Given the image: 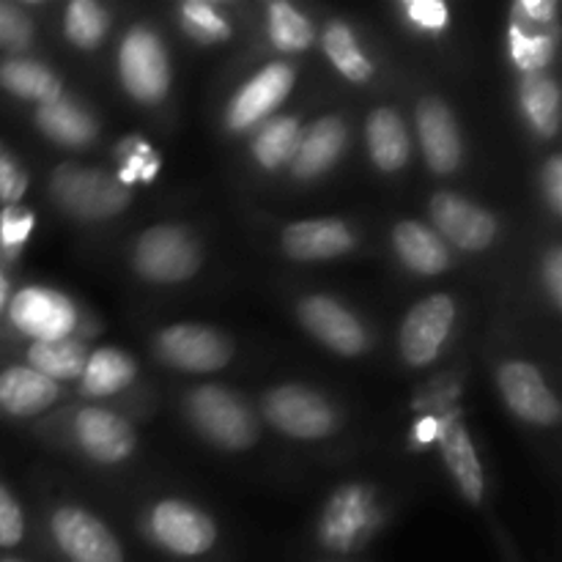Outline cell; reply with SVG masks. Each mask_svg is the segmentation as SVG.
I'll list each match as a JSON object with an SVG mask.
<instances>
[{
    "mask_svg": "<svg viewBox=\"0 0 562 562\" xmlns=\"http://www.w3.org/2000/svg\"><path fill=\"white\" fill-rule=\"evenodd\" d=\"M494 387L505 409L532 431H554L562 420L558 390L538 362L521 355L499 357L492 368Z\"/></svg>",
    "mask_w": 562,
    "mask_h": 562,
    "instance_id": "11",
    "label": "cell"
},
{
    "mask_svg": "<svg viewBox=\"0 0 562 562\" xmlns=\"http://www.w3.org/2000/svg\"><path fill=\"white\" fill-rule=\"evenodd\" d=\"M27 190H31V173L20 162L14 148L0 140V209L25 201Z\"/></svg>",
    "mask_w": 562,
    "mask_h": 562,
    "instance_id": "40",
    "label": "cell"
},
{
    "mask_svg": "<svg viewBox=\"0 0 562 562\" xmlns=\"http://www.w3.org/2000/svg\"><path fill=\"white\" fill-rule=\"evenodd\" d=\"M558 0H519L510 5L508 55L521 75L549 71L558 55Z\"/></svg>",
    "mask_w": 562,
    "mask_h": 562,
    "instance_id": "19",
    "label": "cell"
},
{
    "mask_svg": "<svg viewBox=\"0 0 562 562\" xmlns=\"http://www.w3.org/2000/svg\"><path fill=\"white\" fill-rule=\"evenodd\" d=\"M47 198L66 220L80 225L110 223L132 203V192L119 176L80 162H60L49 170Z\"/></svg>",
    "mask_w": 562,
    "mask_h": 562,
    "instance_id": "4",
    "label": "cell"
},
{
    "mask_svg": "<svg viewBox=\"0 0 562 562\" xmlns=\"http://www.w3.org/2000/svg\"><path fill=\"white\" fill-rule=\"evenodd\" d=\"M11 280H9V274H5V263H3V258H0V318H3V313H5V305H9V296H11Z\"/></svg>",
    "mask_w": 562,
    "mask_h": 562,
    "instance_id": "44",
    "label": "cell"
},
{
    "mask_svg": "<svg viewBox=\"0 0 562 562\" xmlns=\"http://www.w3.org/2000/svg\"><path fill=\"white\" fill-rule=\"evenodd\" d=\"M137 525L143 538L170 560L195 562L220 547V525L212 510L179 494H162L143 503Z\"/></svg>",
    "mask_w": 562,
    "mask_h": 562,
    "instance_id": "2",
    "label": "cell"
},
{
    "mask_svg": "<svg viewBox=\"0 0 562 562\" xmlns=\"http://www.w3.org/2000/svg\"><path fill=\"white\" fill-rule=\"evenodd\" d=\"M318 47H322L324 58L335 69L340 80L349 86H371L376 80V60L371 58L368 47L362 44L360 33L344 16H329L324 27L318 31Z\"/></svg>",
    "mask_w": 562,
    "mask_h": 562,
    "instance_id": "26",
    "label": "cell"
},
{
    "mask_svg": "<svg viewBox=\"0 0 562 562\" xmlns=\"http://www.w3.org/2000/svg\"><path fill=\"white\" fill-rule=\"evenodd\" d=\"M66 398L64 384L27 368L25 362H9L0 368V415L9 420H33L55 409Z\"/></svg>",
    "mask_w": 562,
    "mask_h": 562,
    "instance_id": "24",
    "label": "cell"
},
{
    "mask_svg": "<svg viewBox=\"0 0 562 562\" xmlns=\"http://www.w3.org/2000/svg\"><path fill=\"white\" fill-rule=\"evenodd\" d=\"M33 231H36V214L25 203L0 209V258L14 261L31 241Z\"/></svg>",
    "mask_w": 562,
    "mask_h": 562,
    "instance_id": "38",
    "label": "cell"
},
{
    "mask_svg": "<svg viewBox=\"0 0 562 562\" xmlns=\"http://www.w3.org/2000/svg\"><path fill=\"white\" fill-rule=\"evenodd\" d=\"M36 20L27 3L0 0V53L25 55L36 44Z\"/></svg>",
    "mask_w": 562,
    "mask_h": 562,
    "instance_id": "35",
    "label": "cell"
},
{
    "mask_svg": "<svg viewBox=\"0 0 562 562\" xmlns=\"http://www.w3.org/2000/svg\"><path fill=\"white\" fill-rule=\"evenodd\" d=\"M349 121L340 113H324L307 121L300 146L289 165V176L296 184H316L327 179L349 148Z\"/></svg>",
    "mask_w": 562,
    "mask_h": 562,
    "instance_id": "21",
    "label": "cell"
},
{
    "mask_svg": "<svg viewBox=\"0 0 562 562\" xmlns=\"http://www.w3.org/2000/svg\"><path fill=\"white\" fill-rule=\"evenodd\" d=\"M461 302L450 291H434L417 300L398 324V357L412 371H428L442 360L459 329Z\"/></svg>",
    "mask_w": 562,
    "mask_h": 562,
    "instance_id": "12",
    "label": "cell"
},
{
    "mask_svg": "<svg viewBox=\"0 0 562 562\" xmlns=\"http://www.w3.org/2000/svg\"><path fill=\"white\" fill-rule=\"evenodd\" d=\"M412 137L420 151L423 165L437 179H453L467 162L464 132L459 115L437 93H423L412 113Z\"/></svg>",
    "mask_w": 562,
    "mask_h": 562,
    "instance_id": "18",
    "label": "cell"
},
{
    "mask_svg": "<svg viewBox=\"0 0 562 562\" xmlns=\"http://www.w3.org/2000/svg\"><path fill=\"white\" fill-rule=\"evenodd\" d=\"M115 75L121 91L140 108H159L173 91V60L151 22H132L119 38Z\"/></svg>",
    "mask_w": 562,
    "mask_h": 562,
    "instance_id": "7",
    "label": "cell"
},
{
    "mask_svg": "<svg viewBox=\"0 0 562 562\" xmlns=\"http://www.w3.org/2000/svg\"><path fill=\"white\" fill-rule=\"evenodd\" d=\"M151 355L159 366L184 376H209L234 362L236 344L225 329L201 322H173L151 335Z\"/></svg>",
    "mask_w": 562,
    "mask_h": 562,
    "instance_id": "10",
    "label": "cell"
},
{
    "mask_svg": "<svg viewBox=\"0 0 562 562\" xmlns=\"http://www.w3.org/2000/svg\"><path fill=\"white\" fill-rule=\"evenodd\" d=\"M390 247L401 267L415 278H442L453 272L459 258L445 245L442 236L423 220L404 217L390 228Z\"/></svg>",
    "mask_w": 562,
    "mask_h": 562,
    "instance_id": "23",
    "label": "cell"
},
{
    "mask_svg": "<svg viewBox=\"0 0 562 562\" xmlns=\"http://www.w3.org/2000/svg\"><path fill=\"white\" fill-rule=\"evenodd\" d=\"M27 514L20 497L0 481V552H14L27 541Z\"/></svg>",
    "mask_w": 562,
    "mask_h": 562,
    "instance_id": "39",
    "label": "cell"
},
{
    "mask_svg": "<svg viewBox=\"0 0 562 562\" xmlns=\"http://www.w3.org/2000/svg\"><path fill=\"white\" fill-rule=\"evenodd\" d=\"M434 412H437L434 448H437L450 483L470 508H483L488 494L486 467H483L481 453H477L475 437H472L459 398H437Z\"/></svg>",
    "mask_w": 562,
    "mask_h": 562,
    "instance_id": "13",
    "label": "cell"
},
{
    "mask_svg": "<svg viewBox=\"0 0 562 562\" xmlns=\"http://www.w3.org/2000/svg\"><path fill=\"white\" fill-rule=\"evenodd\" d=\"M263 31L269 47L285 60L311 53L318 44V27L313 16L291 0H272L263 5Z\"/></svg>",
    "mask_w": 562,
    "mask_h": 562,
    "instance_id": "30",
    "label": "cell"
},
{
    "mask_svg": "<svg viewBox=\"0 0 562 562\" xmlns=\"http://www.w3.org/2000/svg\"><path fill=\"white\" fill-rule=\"evenodd\" d=\"M305 121L296 113H278L267 124L258 126L250 137V162L261 173H278L289 170L294 159L296 146H300Z\"/></svg>",
    "mask_w": 562,
    "mask_h": 562,
    "instance_id": "31",
    "label": "cell"
},
{
    "mask_svg": "<svg viewBox=\"0 0 562 562\" xmlns=\"http://www.w3.org/2000/svg\"><path fill=\"white\" fill-rule=\"evenodd\" d=\"M11 333L31 340L82 338V311L66 291L27 283L11 291L3 313Z\"/></svg>",
    "mask_w": 562,
    "mask_h": 562,
    "instance_id": "16",
    "label": "cell"
},
{
    "mask_svg": "<svg viewBox=\"0 0 562 562\" xmlns=\"http://www.w3.org/2000/svg\"><path fill=\"white\" fill-rule=\"evenodd\" d=\"M113 14L99 0H71L64 5L60 16V36L77 53H97L108 38Z\"/></svg>",
    "mask_w": 562,
    "mask_h": 562,
    "instance_id": "33",
    "label": "cell"
},
{
    "mask_svg": "<svg viewBox=\"0 0 562 562\" xmlns=\"http://www.w3.org/2000/svg\"><path fill=\"white\" fill-rule=\"evenodd\" d=\"M119 181L126 187V190H132V184H137V181H154L157 179L159 168H162V159H159V154L154 151L151 146H148L143 137H124V140L119 143Z\"/></svg>",
    "mask_w": 562,
    "mask_h": 562,
    "instance_id": "37",
    "label": "cell"
},
{
    "mask_svg": "<svg viewBox=\"0 0 562 562\" xmlns=\"http://www.w3.org/2000/svg\"><path fill=\"white\" fill-rule=\"evenodd\" d=\"M294 318L307 338L344 360L366 357L373 346L371 327L366 318L349 305L324 291H307L294 300Z\"/></svg>",
    "mask_w": 562,
    "mask_h": 562,
    "instance_id": "14",
    "label": "cell"
},
{
    "mask_svg": "<svg viewBox=\"0 0 562 562\" xmlns=\"http://www.w3.org/2000/svg\"><path fill=\"white\" fill-rule=\"evenodd\" d=\"M538 187H541V198L547 203L549 214L554 220L562 217V157L558 151L549 154L538 173Z\"/></svg>",
    "mask_w": 562,
    "mask_h": 562,
    "instance_id": "41",
    "label": "cell"
},
{
    "mask_svg": "<svg viewBox=\"0 0 562 562\" xmlns=\"http://www.w3.org/2000/svg\"><path fill=\"white\" fill-rule=\"evenodd\" d=\"M64 439L80 459L102 470L130 464L140 445L135 423L104 404H80L66 412Z\"/></svg>",
    "mask_w": 562,
    "mask_h": 562,
    "instance_id": "8",
    "label": "cell"
},
{
    "mask_svg": "<svg viewBox=\"0 0 562 562\" xmlns=\"http://www.w3.org/2000/svg\"><path fill=\"white\" fill-rule=\"evenodd\" d=\"M261 423L291 442H324L344 428L338 404L305 382H280L261 393L256 406Z\"/></svg>",
    "mask_w": 562,
    "mask_h": 562,
    "instance_id": "5",
    "label": "cell"
},
{
    "mask_svg": "<svg viewBox=\"0 0 562 562\" xmlns=\"http://www.w3.org/2000/svg\"><path fill=\"white\" fill-rule=\"evenodd\" d=\"M179 409L190 431L220 453H247L261 442V417L256 406L225 384H192L181 390Z\"/></svg>",
    "mask_w": 562,
    "mask_h": 562,
    "instance_id": "1",
    "label": "cell"
},
{
    "mask_svg": "<svg viewBox=\"0 0 562 562\" xmlns=\"http://www.w3.org/2000/svg\"><path fill=\"white\" fill-rule=\"evenodd\" d=\"M541 285L543 294H547L549 307L554 313H560L562 307V250L558 241L547 247V252L541 256Z\"/></svg>",
    "mask_w": 562,
    "mask_h": 562,
    "instance_id": "42",
    "label": "cell"
},
{
    "mask_svg": "<svg viewBox=\"0 0 562 562\" xmlns=\"http://www.w3.org/2000/svg\"><path fill=\"white\" fill-rule=\"evenodd\" d=\"M300 69L294 60H269L261 69L252 71L225 102L223 130L225 135H252L261 124L278 115V110L289 102L294 93Z\"/></svg>",
    "mask_w": 562,
    "mask_h": 562,
    "instance_id": "15",
    "label": "cell"
},
{
    "mask_svg": "<svg viewBox=\"0 0 562 562\" xmlns=\"http://www.w3.org/2000/svg\"><path fill=\"white\" fill-rule=\"evenodd\" d=\"M278 247L294 263H329L360 250V234L344 217H307L283 225Z\"/></svg>",
    "mask_w": 562,
    "mask_h": 562,
    "instance_id": "20",
    "label": "cell"
},
{
    "mask_svg": "<svg viewBox=\"0 0 562 562\" xmlns=\"http://www.w3.org/2000/svg\"><path fill=\"white\" fill-rule=\"evenodd\" d=\"M519 115L538 140H554L560 132V82L554 71L521 75L516 86Z\"/></svg>",
    "mask_w": 562,
    "mask_h": 562,
    "instance_id": "29",
    "label": "cell"
},
{
    "mask_svg": "<svg viewBox=\"0 0 562 562\" xmlns=\"http://www.w3.org/2000/svg\"><path fill=\"white\" fill-rule=\"evenodd\" d=\"M434 437H437V412L428 409L426 415L417 417L415 426H412V442H415L417 448H431Z\"/></svg>",
    "mask_w": 562,
    "mask_h": 562,
    "instance_id": "43",
    "label": "cell"
},
{
    "mask_svg": "<svg viewBox=\"0 0 562 562\" xmlns=\"http://www.w3.org/2000/svg\"><path fill=\"white\" fill-rule=\"evenodd\" d=\"M0 562H25V560L16 558V554H5V552H0Z\"/></svg>",
    "mask_w": 562,
    "mask_h": 562,
    "instance_id": "45",
    "label": "cell"
},
{
    "mask_svg": "<svg viewBox=\"0 0 562 562\" xmlns=\"http://www.w3.org/2000/svg\"><path fill=\"white\" fill-rule=\"evenodd\" d=\"M0 91L36 108L66 97L64 77L31 55H9L0 60Z\"/></svg>",
    "mask_w": 562,
    "mask_h": 562,
    "instance_id": "28",
    "label": "cell"
},
{
    "mask_svg": "<svg viewBox=\"0 0 562 562\" xmlns=\"http://www.w3.org/2000/svg\"><path fill=\"white\" fill-rule=\"evenodd\" d=\"M33 126L44 140L66 151H82L91 148L102 135L97 113L71 97H60L58 102L42 104L33 110Z\"/></svg>",
    "mask_w": 562,
    "mask_h": 562,
    "instance_id": "25",
    "label": "cell"
},
{
    "mask_svg": "<svg viewBox=\"0 0 562 562\" xmlns=\"http://www.w3.org/2000/svg\"><path fill=\"white\" fill-rule=\"evenodd\" d=\"M428 225L453 252L481 256L503 236V220L488 206L453 190H437L426 203Z\"/></svg>",
    "mask_w": 562,
    "mask_h": 562,
    "instance_id": "17",
    "label": "cell"
},
{
    "mask_svg": "<svg viewBox=\"0 0 562 562\" xmlns=\"http://www.w3.org/2000/svg\"><path fill=\"white\" fill-rule=\"evenodd\" d=\"M44 530L64 562H126L121 538L86 503L55 499L47 508Z\"/></svg>",
    "mask_w": 562,
    "mask_h": 562,
    "instance_id": "9",
    "label": "cell"
},
{
    "mask_svg": "<svg viewBox=\"0 0 562 562\" xmlns=\"http://www.w3.org/2000/svg\"><path fill=\"white\" fill-rule=\"evenodd\" d=\"M366 151L373 168L384 176H398L415 157V137L398 104H379L362 124Z\"/></svg>",
    "mask_w": 562,
    "mask_h": 562,
    "instance_id": "22",
    "label": "cell"
},
{
    "mask_svg": "<svg viewBox=\"0 0 562 562\" xmlns=\"http://www.w3.org/2000/svg\"><path fill=\"white\" fill-rule=\"evenodd\" d=\"M387 525V505L376 486L366 481L340 483L324 499L316 519V541L335 560L357 554Z\"/></svg>",
    "mask_w": 562,
    "mask_h": 562,
    "instance_id": "3",
    "label": "cell"
},
{
    "mask_svg": "<svg viewBox=\"0 0 562 562\" xmlns=\"http://www.w3.org/2000/svg\"><path fill=\"white\" fill-rule=\"evenodd\" d=\"M137 376L140 371L130 351L115 349V346H97L88 351V360L75 384L80 398L102 404V401L124 395L137 382Z\"/></svg>",
    "mask_w": 562,
    "mask_h": 562,
    "instance_id": "27",
    "label": "cell"
},
{
    "mask_svg": "<svg viewBox=\"0 0 562 562\" xmlns=\"http://www.w3.org/2000/svg\"><path fill=\"white\" fill-rule=\"evenodd\" d=\"M395 11L401 22L417 36H445L453 25V9L445 0H401Z\"/></svg>",
    "mask_w": 562,
    "mask_h": 562,
    "instance_id": "36",
    "label": "cell"
},
{
    "mask_svg": "<svg viewBox=\"0 0 562 562\" xmlns=\"http://www.w3.org/2000/svg\"><path fill=\"white\" fill-rule=\"evenodd\" d=\"M206 261L203 241L190 225H146L130 245V269L140 283L184 285L198 278Z\"/></svg>",
    "mask_w": 562,
    "mask_h": 562,
    "instance_id": "6",
    "label": "cell"
},
{
    "mask_svg": "<svg viewBox=\"0 0 562 562\" xmlns=\"http://www.w3.org/2000/svg\"><path fill=\"white\" fill-rule=\"evenodd\" d=\"M322 562H346V560H335V558H329V560H322Z\"/></svg>",
    "mask_w": 562,
    "mask_h": 562,
    "instance_id": "46",
    "label": "cell"
},
{
    "mask_svg": "<svg viewBox=\"0 0 562 562\" xmlns=\"http://www.w3.org/2000/svg\"><path fill=\"white\" fill-rule=\"evenodd\" d=\"M88 340L66 338V340H31L22 349V362L36 373L47 376L55 384H71L80 379L82 366L88 360Z\"/></svg>",
    "mask_w": 562,
    "mask_h": 562,
    "instance_id": "32",
    "label": "cell"
},
{
    "mask_svg": "<svg viewBox=\"0 0 562 562\" xmlns=\"http://www.w3.org/2000/svg\"><path fill=\"white\" fill-rule=\"evenodd\" d=\"M176 20L184 36L198 47H223L236 33L228 9L214 0H181L176 5Z\"/></svg>",
    "mask_w": 562,
    "mask_h": 562,
    "instance_id": "34",
    "label": "cell"
}]
</instances>
